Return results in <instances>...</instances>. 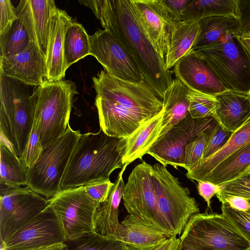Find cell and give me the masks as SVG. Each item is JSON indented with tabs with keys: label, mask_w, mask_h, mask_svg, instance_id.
I'll return each instance as SVG.
<instances>
[{
	"label": "cell",
	"mask_w": 250,
	"mask_h": 250,
	"mask_svg": "<svg viewBox=\"0 0 250 250\" xmlns=\"http://www.w3.org/2000/svg\"><path fill=\"white\" fill-rule=\"evenodd\" d=\"M89 8L104 30L118 38L133 57L145 81L163 99L173 79L138 23L130 0H79Z\"/></svg>",
	"instance_id": "1"
},
{
	"label": "cell",
	"mask_w": 250,
	"mask_h": 250,
	"mask_svg": "<svg viewBox=\"0 0 250 250\" xmlns=\"http://www.w3.org/2000/svg\"><path fill=\"white\" fill-rule=\"evenodd\" d=\"M125 139L111 137L102 130L81 134L62 178L61 190L109 180L123 167Z\"/></svg>",
	"instance_id": "2"
},
{
	"label": "cell",
	"mask_w": 250,
	"mask_h": 250,
	"mask_svg": "<svg viewBox=\"0 0 250 250\" xmlns=\"http://www.w3.org/2000/svg\"><path fill=\"white\" fill-rule=\"evenodd\" d=\"M33 87L0 72V139L19 158L26 147L32 127L29 98Z\"/></svg>",
	"instance_id": "3"
},
{
	"label": "cell",
	"mask_w": 250,
	"mask_h": 250,
	"mask_svg": "<svg viewBox=\"0 0 250 250\" xmlns=\"http://www.w3.org/2000/svg\"><path fill=\"white\" fill-rule=\"evenodd\" d=\"M75 91L74 83L70 81H45L34 89L30 97L32 114L40 117L43 148L62 136L69 127Z\"/></svg>",
	"instance_id": "4"
},
{
	"label": "cell",
	"mask_w": 250,
	"mask_h": 250,
	"mask_svg": "<svg viewBox=\"0 0 250 250\" xmlns=\"http://www.w3.org/2000/svg\"><path fill=\"white\" fill-rule=\"evenodd\" d=\"M96 99L122 113L153 117L163 109L162 99L145 81L133 83L101 70L92 78Z\"/></svg>",
	"instance_id": "5"
},
{
	"label": "cell",
	"mask_w": 250,
	"mask_h": 250,
	"mask_svg": "<svg viewBox=\"0 0 250 250\" xmlns=\"http://www.w3.org/2000/svg\"><path fill=\"white\" fill-rule=\"evenodd\" d=\"M239 35L229 34L214 43L193 51L207 63L227 90L250 92V53Z\"/></svg>",
	"instance_id": "6"
},
{
	"label": "cell",
	"mask_w": 250,
	"mask_h": 250,
	"mask_svg": "<svg viewBox=\"0 0 250 250\" xmlns=\"http://www.w3.org/2000/svg\"><path fill=\"white\" fill-rule=\"evenodd\" d=\"M180 249L250 250V242L223 214L192 215L180 237Z\"/></svg>",
	"instance_id": "7"
},
{
	"label": "cell",
	"mask_w": 250,
	"mask_h": 250,
	"mask_svg": "<svg viewBox=\"0 0 250 250\" xmlns=\"http://www.w3.org/2000/svg\"><path fill=\"white\" fill-rule=\"evenodd\" d=\"M81 135L69 126L62 136L44 148L37 162L27 169V187L47 198L60 192L62 178Z\"/></svg>",
	"instance_id": "8"
},
{
	"label": "cell",
	"mask_w": 250,
	"mask_h": 250,
	"mask_svg": "<svg viewBox=\"0 0 250 250\" xmlns=\"http://www.w3.org/2000/svg\"><path fill=\"white\" fill-rule=\"evenodd\" d=\"M152 176L159 213L174 236L181 234L191 217L199 213L195 199L166 166L156 163Z\"/></svg>",
	"instance_id": "9"
},
{
	"label": "cell",
	"mask_w": 250,
	"mask_h": 250,
	"mask_svg": "<svg viewBox=\"0 0 250 250\" xmlns=\"http://www.w3.org/2000/svg\"><path fill=\"white\" fill-rule=\"evenodd\" d=\"M100 204L81 186L62 190L48 204L61 222L66 241L95 232V215Z\"/></svg>",
	"instance_id": "10"
},
{
	"label": "cell",
	"mask_w": 250,
	"mask_h": 250,
	"mask_svg": "<svg viewBox=\"0 0 250 250\" xmlns=\"http://www.w3.org/2000/svg\"><path fill=\"white\" fill-rule=\"evenodd\" d=\"M152 168V165L143 161L133 169L124 188V204L128 214L173 236L158 210Z\"/></svg>",
	"instance_id": "11"
},
{
	"label": "cell",
	"mask_w": 250,
	"mask_h": 250,
	"mask_svg": "<svg viewBox=\"0 0 250 250\" xmlns=\"http://www.w3.org/2000/svg\"><path fill=\"white\" fill-rule=\"evenodd\" d=\"M1 187L0 240L3 245L48 205V200L28 187Z\"/></svg>",
	"instance_id": "12"
},
{
	"label": "cell",
	"mask_w": 250,
	"mask_h": 250,
	"mask_svg": "<svg viewBox=\"0 0 250 250\" xmlns=\"http://www.w3.org/2000/svg\"><path fill=\"white\" fill-rule=\"evenodd\" d=\"M90 55L104 70L117 79L133 83L145 80L135 60L121 42L107 31L98 29L89 35Z\"/></svg>",
	"instance_id": "13"
},
{
	"label": "cell",
	"mask_w": 250,
	"mask_h": 250,
	"mask_svg": "<svg viewBox=\"0 0 250 250\" xmlns=\"http://www.w3.org/2000/svg\"><path fill=\"white\" fill-rule=\"evenodd\" d=\"M217 123L212 117L195 119L189 114L157 141L147 154L165 166L170 165L176 169L183 167L186 146Z\"/></svg>",
	"instance_id": "14"
},
{
	"label": "cell",
	"mask_w": 250,
	"mask_h": 250,
	"mask_svg": "<svg viewBox=\"0 0 250 250\" xmlns=\"http://www.w3.org/2000/svg\"><path fill=\"white\" fill-rule=\"evenodd\" d=\"M65 241L61 222L48 204L0 247L1 250H36Z\"/></svg>",
	"instance_id": "15"
},
{
	"label": "cell",
	"mask_w": 250,
	"mask_h": 250,
	"mask_svg": "<svg viewBox=\"0 0 250 250\" xmlns=\"http://www.w3.org/2000/svg\"><path fill=\"white\" fill-rule=\"evenodd\" d=\"M134 17L155 50L165 60L172 31L178 22L162 0H130Z\"/></svg>",
	"instance_id": "16"
},
{
	"label": "cell",
	"mask_w": 250,
	"mask_h": 250,
	"mask_svg": "<svg viewBox=\"0 0 250 250\" xmlns=\"http://www.w3.org/2000/svg\"><path fill=\"white\" fill-rule=\"evenodd\" d=\"M15 8L30 42L35 44L46 60L52 16L57 8L55 1L21 0Z\"/></svg>",
	"instance_id": "17"
},
{
	"label": "cell",
	"mask_w": 250,
	"mask_h": 250,
	"mask_svg": "<svg viewBox=\"0 0 250 250\" xmlns=\"http://www.w3.org/2000/svg\"><path fill=\"white\" fill-rule=\"evenodd\" d=\"M0 72L26 84L38 86L46 81L45 59L30 42L18 54L0 57Z\"/></svg>",
	"instance_id": "18"
},
{
	"label": "cell",
	"mask_w": 250,
	"mask_h": 250,
	"mask_svg": "<svg viewBox=\"0 0 250 250\" xmlns=\"http://www.w3.org/2000/svg\"><path fill=\"white\" fill-rule=\"evenodd\" d=\"M173 71L176 78L188 89L214 95L227 90L206 62L193 51L176 62Z\"/></svg>",
	"instance_id": "19"
},
{
	"label": "cell",
	"mask_w": 250,
	"mask_h": 250,
	"mask_svg": "<svg viewBox=\"0 0 250 250\" xmlns=\"http://www.w3.org/2000/svg\"><path fill=\"white\" fill-rule=\"evenodd\" d=\"M74 21L64 10L58 8L52 14L45 60L46 81L50 82L62 80L65 74L64 43L68 27Z\"/></svg>",
	"instance_id": "20"
},
{
	"label": "cell",
	"mask_w": 250,
	"mask_h": 250,
	"mask_svg": "<svg viewBox=\"0 0 250 250\" xmlns=\"http://www.w3.org/2000/svg\"><path fill=\"white\" fill-rule=\"evenodd\" d=\"M172 236L128 214L121 222L117 240L125 244L127 250H146Z\"/></svg>",
	"instance_id": "21"
},
{
	"label": "cell",
	"mask_w": 250,
	"mask_h": 250,
	"mask_svg": "<svg viewBox=\"0 0 250 250\" xmlns=\"http://www.w3.org/2000/svg\"><path fill=\"white\" fill-rule=\"evenodd\" d=\"M127 166H123L107 198L100 204L95 215V232L117 240L121 225L118 220L119 207L125 185L123 175Z\"/></svg>",
	"instance_id": "22"
},
{
	"label": "cell",
	"mask_w": 250,
	"mask_h": 250,
	"mask_svg": "<svg viewBox=\"0 0 250 250\" xmlns=\"http://www.w3.org/2000/svg\"><path fill=\"white\" fill-rule=\"evenodd\" d=\"M163 113V108L158 114L144 122L125 139L123 165H128L138 159L142 160L156 142L161 131Z\"/></svg>",
	"instance_id": "23"
},
{
	"label": "cell",
	"mask_w": 250,
	"mask_h": 250,
	"mask_svg": "<svg viewBox=\"0 0 250 250\" xmlns=\"http://www.w3.org/2000/svg\"><path fill=\"white\" fill-rule=\"evenodd\" d=\"M220 104L218 124L233 132L250 117V95L227 90L216 95Z\"/></svg>",
	"instance_id": "24"
},
{
	"label": "cell",
	"mask_w": 250,
	"mask_h": 250,
	"mask_svg": "<svg viewBox=\"0 0 250 250\" xmlns=\"http://www.w3.org/2000/svg\"><path fill=\"white\" fill-rule=\"evenodd\" d=\"M250 142V117L238 129L232 132L225 145L213 155L203 159L199 165L187 172L188 179L203 180L218 165L231 154Z\"/></svg>",
	"instance_id": "25"
},
{
	"label": "cell",
	"mask_w": 250,
	"mask_h": 250,
	"mask_svg": "<svg viewBox=\"0 0 250 250\" xmlns=\"http://www.w3.org/2000/svg\"><path fill=\"white\" fill-rule=\"evenodd\" d=\"M188 90L182 82L175 78L165 91L162 99L164 109L162 126L157 141L189 115Z\"/></svg>",
	"instance_id": "26"
},
{
	"label": "cell",
	"mask_w": 250,
	"mask_h": 250,
	"mask_svg": "<svg viewBox=\"0 0 250 250\" xmlns=\"http://www.w3.org/2000/svg\"><path fill=\"white\" fill-rule=\"evenodd\" d=\"M201 33L199 21H182L175 23L171 33L167 53L165 57L167 70L174 67L176 62L194 46Z\"/></svg>",
	"instance_id": "27"
},
{
	"label": "cell",
	"mask_w": 250,
	"mask_h": 250,
	"mask_svg": "<svg viewBox=\"0 0 250 250\" xmlns=\"http://www.w3.org/2000/svg\"><path fill=\"white\" fill-rule=\"evenodd\" d=\"M199 22L201 33L191 51L212 44L229 34L241 35L239 19L234 16H212Z\"/></svg>",
	"instance_id": "28"
},
{
	"label": "cell",
	"mask_w": 250,
	"mask_h": 250,
	"mask_svg": "<svg viewBox=\"0 0 250 250\" xmlns=\"http://www.w3.org/2000/svg\"><path fill=\"white\" fill-rule=\"evenodd\" d=\"M250 170V142L218 165L202 181L220 185Z\"/></svg>",
	"instance_id": "29"
},
{
	"label": "cell",
	"mask_w": 250,
	"mask_h": 250,
	"mask_svg": "<svg viewBox=\"0 0 250 250\" xmlns=\"http://www.w3.org/2000/svg\"><path fill=\"white\" fill-rule=\"evenodd\" d=\"M215 16L239 18L237 0H190L182 16V21H199Z\"/></svg>",
	"instance_id": "30"
},
{
	"label": "cell",
	"mask_w": 250,
	"mask_h": 250,
	"mask_svg": "<svg viewBox=\"0 0 250 250\" xmlns=\"http://www.w3.org/2000/svg\"><path fill=\"white\" fill-rule=\"evenodd\" d=\"M0 183L9 188L26 185L27 168L8 145L0 139Z\"/></svg>",
	"instance_id": "31"
},
{
	"label": "cell",
	"mask_w": 250,
	"mask_h": 250,
	"mask_svg": "<svg viewBox=\"0 0 250 250\" xmlns=\"http://www.w3.org/2000/svg\"><path fill=\"white\" fill-rule=\"evenodd\" d=\"M88 55H90L89 35L81 24L74 21L68 27L65 36V69L66 70L72 64Z\"/></svg>",
	"instance_id": "32"
},
{
	"label": "cell",
	"mask_w": 250,
	"mask_h": 250,
	"mask_svg": "<svg viewBox=\"0 0 250 250\" xmlns=\"http://www.w3.org/2000/svg\"><path fill=\"white\" fill-rule=\"evenodd\" d=\"M188 112L193 119L212 117L218 123L217 110L220 104L216 95L188 89L187 94Z\"/></svg>",
	"instance_id": "33"
},
{
	"label": "cell",
	"mask_w": 250,
	"mask_h": 250,
	"mask_svg": "<svg viewBox=\"0 0 250 250\" xmlns=\"http://www.w3.org/2000/svg\"><path fill=\"white\" fill-rule=\"evenodd\" d=\"M64 243L73 250H127L125 244L118 240L108 237L95 232L84 234Z\"/></svg>",
	"instance_id": "34"
},
{
	"label": "cell",
	"mask_w": 250,
	"mask_h": 250,
	"mask_svg": "<svg viewBox=\"0 0 250 250\" xmlns=\"http://www.w3.org/2000/svg\"><path fill=\"white\" fill-rule=\"evenodd\" d=\"M30 42L27 31L18 19L5 35L0 36V57L18 54L26 49Z\"/></svg>",
	"instance_id": "35"
},
{
	"label": "cell",
	"mask_w": 250,
	"mask_h": 250,
	"mask_svg": "<svg viewBox=\"0 0 250 250\" xmlns=\"http://www.w3.org/2000/svg\"><path fill=\"white\" fill-rule=\"evenodd\" d=\"M32 117L33 122L29 140L20 158L27 169L35 164L43 149L41 139L40 117L34 114Z\"/></svg>",
	"instance_id": "36"
},
{
	"label": "cell",
	"mask_w": 250,
	"mask_h": 250,
	"mask_svg": "<svg viewBox=\"0 0 250 250\" xmlns=\"http://www.w3.org/2000/svg\"><path fill=\"white\" fill-rule=\"evenodd\" d=\"M211 129L202 132L195 139L186 146L183 168L187 172L191 171L200 164L203 159L208 134Z\"/></svg>",
	"instance_id": "37"
},
{
	"label": "cell",
	"mask_w": 250,
	"mask_h": 250,
	"mask_svg": "<svg viewBox=\"0 0 250 250\" xmlns=\"http://www.w3.org/2000/svg\"><path fill=\"white\" fill-rule=\"evenodd\" d=\"M232 133L217 123L210 130L203 159L213 155L221 148L229 140Z\"/></svg>",
	"instance_id": "38"
},
{
	"label": "cell",
	"mask_w": 250,
	"mask_h": 250,
	"mask_svg": "<svg viewBox=\"0 0 250 250\" xmlns=\"http://www.w3.org/2000/svg\"><path fill=\"white\" fill-rule=\"evenodd\" d=\"M222 214L225 216L250 242V216L245 212L222 205Z\"/></svg>",
	"instance_id": "39"
},
{
	"label": "cell",
	"mask_w": 250,
	"mask_h": 250,
	"mask_svg": "<svg viewBox=\"0 0 250 250\" xmlns=\"http://www.w3.org/2000/svg\"><path fill=\"white\" fill-rule=\"evenodd\" d=\"M219 186L221 193L239 196L250 201V173Z\"/></svg>",
	"instance_id": "40"
},
{
	"label": "cell",
	"mask_w": 250,
	"mask_h": 250,
	"mask_svg": "<svg viewBox=\"0 0 250 250\" xmlns=\"http://www.w3.org/2000/svg\"><path fill=\"white\" fill-rule=\"evenodd\" d=\"M0 36L5 35L13 23L19 19L14 7L9 0H0Z\"/></svg>",
	"instance_id": "41"
},
{
	"label": "cell",
	"mask_w": 250,
	"mask_h": 250,
	"mask_svg": "<svg viewBox=\"0 0 250 250\" xmlns=\"http://www.w3.org/2000/svg\"><path fill=\"white\" fill-rule=\"evenodd\" d=\"M114 183L110 180L85 186L87 194L99 203L104 202L107 198Z\"/></svg>",
	"instance_id": "42"
},
{
	"label": "cell",
	"mask_w": 250,
	"mask_h": 250,
	"mask_svg": "<svg viewBox=\"0 0 250 250\" xmlns=\"http://www.w3.org/2000/svg\"><path fill=\"white\" fill-rule=\"evenodd\" d=\"M216 195L222 205L227 204L231 208L241 211L246 212L250 210V202L243 197L224 194L220 191Z\"/></svg>",
	"instance_id": "43"
},
{
	"label": "cell",
	"mask_w": 250,
	"mask_h": 250,
	"mask_svg": "<svg viewBox=\"0 0 250 250\" xmlns=\"http://www.w3.org/2000/svg\"><path fill=\"white\" fill-rule=\"evenodd\" d=\"M241 35H250V0H237Z\"/></svg>",
	"instance_id": "44"
},
{
	"label": "cell",
	"mask_w": 250,
	"mask_h": 250,
	"mask_svg": "<svg viewBox=\"0 0 250 250\" xmlns=\"http://www.w3.org/2000/svg\"><path fill=\"white\" fill-rule=\"evenodd\" d=\"M197 182L199 194L204 199L208 207L210 208L211 199L221 191L220 186L208 181L199 180Z\"/></svg>",
	"instance_id": "45"
},
{
	"label": "cell",
	"mask_w": 250,
	"mask_h": 250,
	"mask_svg": "<svg viewBox=\"0 0 250 250\" xmlns=\"http://www.w3.org/2000/svg\"><path fill=\"white\" fill-rule=\"evenodd\" d=\"M190 0H162L166 8L178 22L182 21L184 10Z\"/></svg>",
	"instance_id": "46"
},
{
	"label": "cell",
	"mask_w": 250,
	"mask_h": 250,
	"mask_svg": "<svg viewBox=\"0 0 250 250\" xmlns=\"http://www.w3.org/2000/svg\"><path fill=\"white\" fill-rule=\"evenodd\" d=\"M180 244V238L172 236L146 250H179Z\"/></svg>",
	"instance_id": "47"
},
{
	"label": "cell",
	"mask_w": 250,
	"mask_h": 250,
	"mask_svg": "<svg viewBox=\"0 0 250 250\" xmlns=\"http://www.w3.org/2000/svg\"><path fill=\"white\" fill-rule=\"evenodd\" d=\"M65 243H60L49 247L43 248L36 250H61Z\"/></svg>",
	"instance_id": "48"
},
{
	"label": "cell",
	"mask_w": 250,
	"mask_h": 250,
	"mask_svg": "<svg viewBox=\"0 0 250 250\" xmlns=\"http://www.w3.org/2000/svg\"><path fill=\"white\" fill-rule=\"evenodd\" d=\"M61 250H73L69 249L67 245L65 244L63 247L62 248Z\"/></svg>",
	"instance_id": "49"
},
{
	"label": "cell",
	"mask_w": 250,
	"mask_h": 250,
	"mask_svg": "<svg viewBox=\"0 0 250 250\" xmlns=\"http://www.w3.org/2000/svg\"><path fill=\"white\" fill-rule=\"evenodd\" d=\"M179 250H198L191 249H179Z\"/></svg>",
	"instance_id": "50"
},
{
	"label": "cell",
	"mask_w": 250,
	"mask_h": 250,
	"mask_svg": "<svg viewBox=\"0 0 250 250\" xmlns=\"http://www.w3.org/2000/svg\"><path fill=\"white\" fill-rule=\"evenodd\" d=\"M245 212L247 213L250 216V210H249V211H246Z\"/></svg>",
	"instance_id": "51"
},
{
	"label": "cell",
	"mask_w": 250,
	"mask_h": 250,
	"mask_svg": "<svg viewBox=\"0 0 250 250\" xmlns=\"http://www.w3.org/2000/svg\"><path fill=\"white\" fill-rule=\"evenodd\" d=\"M250 173V170H249V171H248L246 173H245V174Z\"/></svg>",
	"instance_id": "52"
},
{
	"label": "cell",
	"mask_w": 250,
	"mask_h": 250,
	"mask_svg": "<svg viewBox=\"0 0 250 250\" xmlns=\"http://www.w3.org/2000/svg\"><path fill=\"white\" fill-rule=\"evenodd\" d=\"M248 36H249V37H250V35H248Z\"/></svg>",
	"instance_id": "53"
},
{
	"label": "cell",
	"mask_w": 250,
	"mask_h": 250,
	"mask_svg": "<svg viewBox=\"0 0 250 250\" xmlns=\"http://www.w3.org/2000/svg\"></svg>",
	"instance_id": "54"
}]
</instances>
